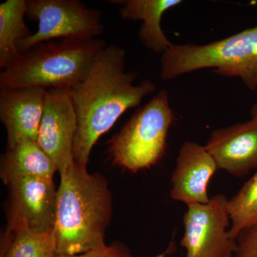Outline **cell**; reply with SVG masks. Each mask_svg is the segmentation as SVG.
Instances as JSON below:
<instances>
[{"label": "cell", "mask_w": 257, "mask_h": 257, "mask_svg": "<svg viewBox=\"0 0 257 257\" xmlns=\"http://www.w3.org/2000/svg\"><path fill=\"white\" fill-rule=\"evenodd\" d=\"M155 257H166L165 253H161V254L157 255V256Z\"/></svg>", "instance_id": "obj_21"}, {"label": "cell", "mask_w": 257, "mask_h": 257, "mask_svg": "<svg viewBox=\"0 0 257 257\" xmlns=\"http://www.w3.org/2000/svg\"><path fill=\"white\" fill-rule=\"evenodd\" d=\"M234 257H257V225L240 231Z\"/></svg>", "instance_id": "obj_18"}, {"label": "cell", "mask_w": 257, "mask_h": 257, "mask_svg": "<svg viewBox=\"0 0 257 257\" xmlns=\"http://www.w3.org/2000/svg\"><path fill=\"white\" fill-rule=\"evenodd\" d=\"M47 89L21 87L0 90V120L8 136V148L21 140L37 141Z\"/></svg>", "instance_id": "obj_12"}, {"label": "cell", "mask_w": 257, "mask_h": 257, "mask_svg": "<svg viewBox=\"0 0 257 257\" xmlns=\"http://www.w3.org/2000/svg\"><path fill=\"white\" fill-rule=\"evenodd\" d=\"M77 115L69 90L47 89L37 143L55 162L59 173L74 163Z\"/></svg>", "instance_id": "obj_9"}, {"label": "cell", "mask_w": 257, "mask_h": 257, "mask_svg": "<svg viewBox=\"0 0 257 257\" xmlns=\"http://www.w3.org/2000/svg\"><path fill=\"white\" fill-rule=\"evenodd\" d=\"M57 166L37 141L21 140L8 148L0 161V177L8 184L23 178L53 179Z\"/></svg>", "instance_id": "obj_14"}, {"label": "cell", "mask_w": 257, "mask_h": 257, "mask_svg": "<svg viewBox=\"0 0 257 257\" xmlns=\"http://www.w3.org/2000/svg\"><path fill=\"white\" fill-rule=\"evenodd\" d=\"M53 234L57 255H76L104 244L112 216L105 177L74 162L60 173Z\"/></svg>", "instance_id": "obj_2"}, {"label": "cell", "mask_w": 257, "mask_h": 257, "mask_svg": "<svg viewBox=\"0 0 257 257\" xmlns=\"http://www.w3.org/2000/svg\"><path fill=\"white\" fill-rule=\"evenodd\" d=\"M217 170L215 161L205 146L184 142L179 149L171 178V197L187 206L209 202L208 186Z\"/></svg>", "instance_id": "obj_10"}, {"label": "cell", "mask_w": 257, "mask_h": 257, "mask_svg": "<svg viewBox=\"0 0 257 257\" xmlns=\"http://www.w3.org/2000/svg\"><path fill=\"white\" fill-rule=\"evenodd\" d=\"M175 114L162 89L132 116L109 142L113 162L132 172L151 168L165 155Z\"/></svg>", "instance_id": "obj_5"}, {"label": "cell", "mask_w": 257, "mask_h": 257, "mask_svg": "<svg viewBox=\"0 0 257 257\" xmlns=\"http://www.w3.org/2000/svg\"><path fill=\"white\" fill-rule=\"evenodd\" d=\"M116 3L121 5V18L143 21L138 37L147 50L162 55L170 48L172 43L164 33L161 20L167 10L182 4V0H124Z\"/></svg>", "instance_id": "obj_13"}, {"label": "cell", "mask_w": 257, "mask_h": 257, "mask_svg": "<svg viewBox=\"0 0 257 257\" xmlns=\"http://www.w3.org/2000/svg\"><path fill=\"white\" fill-rule=\"evenodd\" d=\"M228 201L219 194L206 204L187 206L180 242L185 257H234L236 242L229 235Z\"/></svg>", "instance_id": "obj_7"}, {"label": "cell", "mask_w": 257, "mask_h": 257, "mask_svg": "<svg viewBox=\"0 0 257 257\" xmlns=\"http://www.w3.org/2000/svg\"><path fill=\"white\" fill-rule=\"evenodd\" d=\"M106 46L99 38L42 42L20 53L0 73V90L21 87L69 90L87 77Z\"/></svg>", "instance_id": "obj_3"}, {"label": "cell", "mask_w": 257, "mask_h": 257, "mask_svg": "<svg viewBox=\"0 0 257 257\" xmlns=\"http://www.w3.org/2000/svg\"><path fill=\"white\" fill-rule=\"evenodd\" d=\"M27 17L38 23V30L18 42L20 53L51 40L99 38L104 30L101 10L79 0H27Z\"/></svg>", "instance_id": "obj_6"}, {"label": "cell", "mask_w": 257, "mask_h": 257, "mask_svg": "<svg viewBox=\"0 0 257 257\" xmlns=\"http://www.w3.org/2000/svg\"><path fill=\"white\" fill-rule=\"evenodd\" d=\"M7 187L9 194L5 234L21 231L40 234L53 231L57 192L53 179L23 178Z\"/></svg>", "instance_id": "obj_8"}, {"label": "cell", "mask_w": 257, "mask_h": 257, "mask_svg": "<svg viewBox=\"0 0 257 257\" xmlns=\"http://www.w3.org/2000/svg\"><path fill=\"white\" fill-rule=\"evenodd\" d=\"M251 119L257 121V102L252 106L251 109Z\"/></svg>", "instance_id": "obj_20"}, {"label": "cell", "mask_w": 257, "mask_h": 257, "mask_svg": "<svg viewBox=\"0 0 257 257\" xmlns=\"http://www.w3.org/2000/svg\"><path fill=\"white\" fill-rule=\"evenodd\" d=\"M57 257H132L130 249L123 243H106L86 252L76 255H57Z\"/></svg>", "instance_id": "obj_19"}, {"label": "cell", "mask_w": 257, "mask_h": 257, "mask_svg": "<svg viewBox=\"0 0 257 257\" xmlns=\"http://www.w3.org/2000/svg\"><path fill=\"white\" fill-rule=\"evenodd\" d=\"M161 78L172 80L202 69L226 77H239L249 90L257 89V25L205 45H175L160 59Z\"/></svg>", "instance_id": "obj_4"}, {"label": "cell", "mask_w": 257, "mask_h": 257, "mask_svg": "<svg viewBox=\"0 0 257 257\" xmlns=\"http://www.w3.org/2000/svg\"><path fill=\"white\" fill-rule=\"evenodd\" d=\"M206 148L218 170L242 177L257 169V121L251 119L211 134Z\"/></svg>", "instance_id": "obj_11"}, {"label": "cell", "mask_w": 257, "mask_h": 257, "mask_svg": "<svg viewBox=\"0 0 257 257\" xmlns=\"http://www.w3.org/2000/svg\"><path fill=\"white\" fill-rule=\"evenodd\" d=\"M231 226L229 235L236 240L240 231L257 225V170L228 201Z\"/></svg>", "instance_id": "obj_17"}, {"label": "cell", "mask_w": 257, "mask_h": 257, "mask_svg": "<svg viewBox=\"0 0 257 257\" xmlns=\"http://www.w3.org/2000/svg\"><path fill=\"white\" fill-rule=\"evenodd\" d=\"M0 257H57L53 231L47 234L29 231L5 234Z\"/></svg>", "instance_id": "obj_16"}, {"label": "cell", "mask_w": 257, "mask_h": 257, "mask_svg": "<svg viewBox=\"0 0 257 257\" xmlns=\"http://www.w3.org/2000/svg\"><path fill=\"white\" fill-rule=\"evenodd\" d=\"M136 72L126 70V52L115 44L107 45L82 82L69 89L76 115L74 161L87 165L93 147L121 115L136 107L157 91L149 79L139 84Z\"/></svg>", "instance_id": "obj_1"}, {"label": "cell", "mask_w": 257, "mask_h": 257, "mask_svg": "<svg viewBox=\"0 0 257 257\" xmlns=\"http://www.w3.org/2000/svg\"><path fill=\"white\" fill-rule=\"evenodd\" d=\"M25 16L27 0H8L0 5V69L3 70L20 57L18 42L32 35Z\"/></svg>", "instance_id": "obj_15"}]
</instances>
